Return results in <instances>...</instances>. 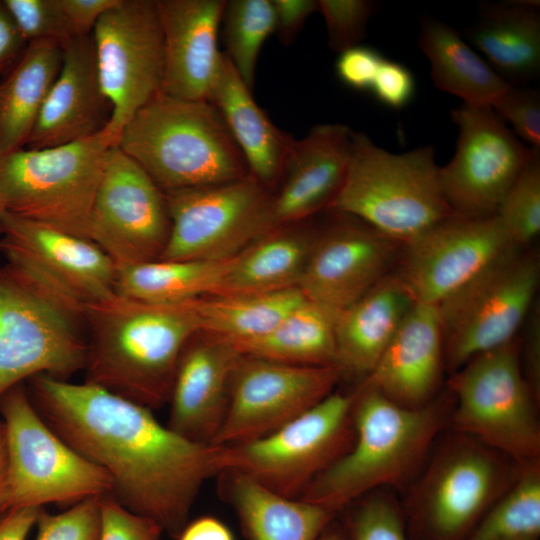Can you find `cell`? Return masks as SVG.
Instances as JSON below:
<instances>
[{
	"mask_svg": "<svg viewBox=\"0 0 540 540\" xmlns=\"http://www.w3.org/2000/svg\"><path fill=\"white\" fill-rule=\"evenodd\" d=\"M444 366V344L437 305L415 302L366 382L408 408L434 400Z\"/></svg>",
	"mask_w": 540,
	"mask_h": 540,
	"instance_id": "25",
	"label": "cell"
},
{
	"mask_svg": "<svg viewBox=\"0 0 540 540\" xmlns=\"http://www.w3.org/2000/svg\"><path fill=\"white\" fill-rule=\"evenodd\" d=\"M414 303L399 278L387 275L337 313V366L344 375L367 377L373 371Z\"/></svg>",
	"mask_w": 540,
	"mask_h": 540,
	"instance_id": "27",
	"label": "cell"
},
{
	"mask_svg": "<svg viewBox=\"0 0 540 540\" xmlns=\"http://www.w3.org/2000/svg\"><path fill=\"white\" fill-rule=\"evenodd\" d=\"M119 0H59L76 37L91 35L99 18Z\"/></svg>",
	"mask_w": 540,
	"mask_h": 540,
	"instance_id": "48",
	"label": "cell"
},
{
	"mask_svg": "<svg viewBox=\"0 0 540 540\" xmlns=\"http://www.w3.org/2000/svg\"><path fill=\"white\" fill-rule=\"evenodd\" d=\"M10 509L6 433L0 419V517Z\"/></svg>",
	"mask_w": 540,
	"mask_h": 540,
	"instance_id": "53",
	"label": "cell"
},
{
	"mask_svg": "<svg viewBox=\"0 0 540 540\" xmlns=\"http://www.w3.org/2000/svg\"><path fill=\"white\" fill-rule=\"evenodd\" d=\"M396 275L415 302L438 305L514 246L496 214L451 216L403 244Z\"/></svg>",
	"mask_w": 540,
	"mask_h": 540,
	"instance_id": "18",
	"label": "cell"
},
{
	"mask_svg": "<svg viewBox=\"0 0 540 540\" xmlns=\"http://www.w3.org/2000/svg\"><path fill=\"white\" fill-rule=\"evenodd\" d=\"M86 383L155 410L168 404L177 362L200 331L191 300L163 304L116 292L84 306Z\"/></svg>",
	"mask_w": 540,
	"mask_h": 540,
	"instance_id": "2",
	"label": "cell"
},
{
	"mask_svg": "<svg viewBox=\"0 0 540 540\" xmlns=\"http://www.w3.org/2000/svg\"><path fill=\"white\" fill-rule=\"evenodd\" d=\"M2 212H3V210H2V208H1V206H0V217H1Z\"/></svg>",
	"mask_w": 540,
	"mask_h": 540,
	"instance_id": "56",
	"label": "cell"
},
{
	"mask_svg": "<svg viewBox=\"0 0 540 540\" xmlns=\"http://www.w3.org/2000/svg\"><path fill=\"white\" fill-rule=\"evenodd\" d=\"M418 45L430 63V76L440 90L463 103L491 106L511 85L477 55L460 33L440 20H421Z\"/></svg>",
	"mask_w": 540,
	"mask_h": 540,
	"instance_id": "32",
	"label": "cell"
},
{
	"mask_svg": "<svg viewBox=\"0 0 540 540\" xmlns=\"http://www.w3.org/2000/svg\"><path fill=\"white\" fill-rule=\"evenodd\" d=\"M355 398L356 391L333 392L263 438L222 446L221 472H239L279 495L300 498L318 475L352 447Z\"/></svg>",
	"mask_w": 540,
	"mask_h": 540,
	"instance_id": "11",
	"label": "cell"
},
{
	"mask_svg": "<svg viewBox=\"0 0 540 540\" xmlns=\"http://www.w3.org/2000/svg\"><path fill=\"white\" fill-rule=\"evenodd\" d=\"M63 48L52 40L27 44L0 84V157L23 148L62 65Z\"/></svg>",
	"mask_w": 540,
	"mask_h": 540,
	"instance_id": "31",
	"label": "cell"
},
{
	"mask_svg": "<svg viewBox=\"0 0 540 540\" xmlns=\"http://www.w3.org/2000/svg\"><path fill=\"white\" fill-rule=\"evenodd\" d=\"M114 145L101 132L51 148L23 147L0 157L3 212L88 238L93 200Z\"/></svg>",
	"mask_w": 540,
	"mask_h": 540,
	"instance_id": "7",
	"label": "cell"
},
{
	"mask_svg": "<svg viewBox=\"0 0 540 540\" xmlns=\"http://www.w3.org/2000/svg\"><path fill=\"white\" fill-rule=\"evenodd\" d=\"M334 213V222L316 232L297 287L307 300L337 314L387 276L400 243Z\"/></svg>",
	"mask_w": 540,
	"mask_h": 540,
	"instance_id": "20",
	"label": "cell"
},
{
	"mask_svg": "<svg viewBox=\"0 0 540 540\" xmlns=\"http://www.w3.org/2000/svg\"><path fill=\"white\" fill-rule=\"evenodd\" d=\"M208 101L223 117L250 175L273 191L295 138L270 120L223 52Z\"/></svg>",
	"mask_w": 540,
	"mask_h": 540,
	"instance_id": "26",
	"label": "cell"
},
{
	"mask_svg": "<svg viewBox=\"0 0 540 540\" xmlns=\"http://www.w3.org/2000/svg\"><path fill=\"white\" fill-rule=\"evenodd\" d=\"M465 37L509 85L519 87L539 77L538 1L485 4Z\"/></svg>",
	"mask_w": 540,
	"mask_h": 540,
	"instance_id": "28",
	"label": "cell"
},
{
	"mask_svg": "<svg viewBox=\"0 0 540 540\" xmlns=\"http://www.w3.org/2000/svg\"><path fill=\"white\" fill-rule=\"evenodd\" d=\"M25 43L3 0H0V69L18 55Z\"/></svg>",
	"mask_w": 540,
	"mask_h": 540,
	"instance_id": "52",
	"label": "cell"
},
{
	"mask_svg": "<svg viewBox=\"0 0 540 540\" xmlns=\"http://www.w3.org/2000/svg\"><path fill=\"white\" fill-rule=\"evenodd\" d=\"M91 38L102 89L112 104L103 133L115 144L134 114L161 92L164 51L156 0H119Z\"/></svg>",
	"mask_w": 540,
	"mask_h": 540,
	"instance_id": "14",
	"label": "cell"
},
{
	"mask_svg": "<svg viewBox=\"0 0 540 540\" xmlns=\"http://www.w3.org/2000/svg\"><path fill=\"white\" fill-rule=\"evenodd\" d=\"M493 111L509 122L515 133L530 148L540 149V93L528 87L511 86L491 105Z\"/></svg>",
	"mask_w": 540,
	"mask_h": 540,
	"instance_id": "43",
	"label": "cell"
},
{
	"mask_svg": "<svg viewBox=\"0 0 540 540\" xmlns=\"http://www.w3.org/2000/svg\"><path fill=\"white\" fill-rule=\"evenodd\" d=\"M370 91L382 105L400 110L413 100L416 81L409 68L384 58Z\"/></svg>",
	"mask_w": 540,
	"mask_h": 540,
	"instance_id": "45",
	"label": "cell"
},
{
	"mask_svg": "<svg viewBox=\"0 0 540 540\" xmlns=\"http://www.w3.org/2000/svg\"><path fill=\"white\" fill-rule=\"evenodd\" d=\"M540 534V464L521 468L466 540H514Z\"/></svg>",
	"mask_w": 540,
	"mask_h": 540,
	"instance_id": "36",
	"label": "cell"
},
{
	"mask_svg": "<svg viewBox=\"0 0 540 540\" xmlns=\"http://www.w3.org/2000/svg\"><path fill=\"white\" fill-rule=\"evenodd\" d=\"M459 127L451 161L439 169L447 203L455 216L495 215L528 162V148L491 106L463 103L451 112Z\"/></svg>",
	"mask_w": 540,
	"mask_h": 540,
	"instance_id": "17",
	"label": "cell"
},
{
	"mask_svg": "<svg viewBox=\"0 0 540 540\" xmlns=\"http://www.w3.org/2000/svg\"><path fill=\"white\" fill-rule=\"evenodd\" d=\"M384 57L374 48L357 45L339 53L335 70L340 81L356 91H370Z\"/></svg>",
	"mask_w": 540,
	"mask_h": 540,
	"instance_id": "46",
	"label": "cell"
},
{
	"mask_svg": "<svg viewBox=\"0 0 540 540\" xmlns=\"http://www.w3.org/2000/svg\"><path fill=\"white\" fill-rule=\"evenodd\" d=\"M317 540H350L348 534L330 525L324 530Z\"/></svg>",
	"mask_w": 540,
	"mask_h": 540,
	"instance_id": "54",
	"label": "cell"
},
{
	"mask_svg": "<svg viewBox=\"0 0 540 540\" xmlns=\"http://www.w3.org/2000/svg\"><path fill=\"white\" fill-rule=\"evenodd\" d=\"M306 298L298 287L247 295H209L191 300L200 331L235 347L272 331Z\"/></svg>",
	"mask_w": 540,
	"mask_h": 540,
	"instance_id": "33",
	"label": "cell"
},
{
	"mask_svg": "<svg viewBox=\"0 0 540 540\" xmlns=\"http://www.w3.org/2000/svg\"><path fill=\"white\" fill-rule=\"evenodd\" d=\"M275 32L284 45H290L301 31L307 18L318 11L315 0H272Z\"/></svg>",
	"mask_w": 540,
	"mask_h": 540,
	"instance_id": "47",
	"label": "cell"
},
{
	"mask_svg": "<svg viewBox=\"0 0 540 540\" xmlns=\"http://www.w3.org/2000/svg\"><path fill=\"white\" fill-rule=\"evenodd\" d=\"M220 27L225 45L223 53L252 90L260 50L275 32L272 0L225 1Z\"/></svg>",
	"mask_w": 540,
	"mask_h": 540,
	"instance_id": "37",
	"label": "cell"
},
{
	"mask_svg": "<svg viewBox=\"0 0 540 540\" xmlns=\"http://www.w3.org/2000/svg\"><path fill=\"white\" fill-rule=\"evenodd\" d=\"M439 169L431 146L394 154L353 131L344 180L326 210L350 215L404 244L454 215Z\"/></svg>",
	"mask_w": 540,
	"mask_h": 540,
	"instance_id": "5",
	"label": "cell"
},
{
	"mask_svg": "<svg viewBox=\"0 0 540 540\" xmlns=\"http://www.w3.org/2000/svg\"><path fill=\"white\" fill-rule=\"evenodd\" d=\"M11 508L74 505L111 493L108 473L63 441L34 408L24 383L0 397Z\"/></svg>",
	"mask_w": 540,
	"mask_h": 540,
	"instance_id": "10",
	"label": "cell"
},
{
	"mask_svg": "<svg viewBox=\"0 0 540 540\" xmlns=\"http://www.w3.org/2000/svg\"><path fill=\"white\" fill-rule=\"evenodd\" d=\"M163 35L161 92L207 100L222 52L218 32L225 0H156Z\"/></svg>",
	"mask_w": 540,
	"mask_h": 540,
	"instance_id": "24",
	"label": "cell"
},
{
	"mask_svg": "<svg viewBox=\"0 0 540 540\" xmlns=\"http://www.w3.org/2000/svg\"><path fill=\"white\" fill-rule=\"evenodd\" d=\"M514 540H538V538H536V537H529V538H519V539H514Z\"/></svg>",
	"mask_w": 540,
	"mask_h": 540,
	"instance_id": "55",
	"label": "cell"
},
{
	"mask_svg": "<svg viewBox=\"0 0 540 540\" xmlns=\"http://www.w3.org/2000/svg\"><path fill=\"white\" fill-rule=\"evenodd\" d=\"M101 498L83 500L58 514H49L42 509L35 525V540H99Z\"/></svg>",
	"mask_w": 540,
	"mask_h": 540,
	"instance_id": "42",
	"label": "cell"
},
{
	"mask_svg": "<svg viewBox=\"0 0 540 540\" xmlns=\"http://www.w3.org/2000/svg\"><path fill=\"white\" fill-rule=\"evenodd\" d=\"M220 493L248 540H317L335 514L299 498L279 495L235 471H222Z\"/></svg>",
	"mask_w": 540,
	"mask_h": 540,
	"instance_id": "29",
	"label": "cell"
},
{
	"mask_svg": "<svg viewBox=\"0 0 540 540\" xmlns=\"http://www.w3.org/2000/svg\"><path fill=\"white\" fill-rule=\"evenodd\" d=\"M351 518L350 540H409L400 507L392 497L371 492Z\"/></svg>",
	"mask_w": 540,
	"mask_h": 540,
	"instance_id": "40",
	"label": "cell"
},
{
	"mask_svg": "<svg viewBox=\"0 0 540 540\" xmlns=\"http://www.w3.org/2000/svg\"><path fill=\"white\" fill-rule=\"evenodd\" d=\"M343 376L337 366H299L241 354L213 444L238 445L269 435L332 394Z\"/></svg>",
	"mask_w": 540,
	"mask_h": 540,
	"instance_id": "16",
	"label": "cell"
},
{
	"mask_svg": "<svg viewBox=\"0 0 540 540\" xmlns=\"http://www.w3.org/2000/svg\"><path fill=\"white\" fill-rule=\"evenodd\" d=\"M45 423L111 478L110 496L177 538L204 483L221 472V445L188 440L153 411L101 387L46 375L28 380Z\"/></svg>",
	"mask_w": 540,
	"mask_h": 540,
	"instance_id": "1",
	"label": "cell"
},
{
	"mask_svg": "<svg viewBox=\"0 0 540 540\" xmlns=\"http://www.w3.org/2000/svg\"><path fill=\"white\" fill-rule=\"evenodd\" d=\"M240 357L232 343L195 333L177 362L166 425L188 440L213 444L227 413L231 378Z\"/></svg>",
	"mask_w": 540,
	"mask_h": 540,
	"instance_id": "21",
	"label": "cell"
},
{
	"mask_svg": "<svg viewBox=\"0 0 540 540\" xmlns=\"http://www.w3.org/2000/svg\"><path fill=\"white\" fill-rule=\"evenodd\" d=\"M165 197L171 228L158 260H227L275 229L272 191L250 174Z\"/></svg>",
	"mask_w": 540,
	"mask_h": 540,
	"instance_id": "13",
	"label": "cell"
},
{
	"mask_svg": "<svg viewBox=\"0 0 540 540\" xmlns=\"http://www.w3.org/2000/svg\"><path fill=\"white\" fill-rule=\"evenodd\" d=\"M176 540H235L228 526L213 516L188 521Z\"/></svg>",
	"mask_w": 540,
	"mask_h": 540,
	"instance_id": "51",
	"label": "cell"
},
{
	"mask_svg": "<svg viewBox=\"0 0 540 540\" xmlns=\"http://www.w3.org/2000/svg\"><path fill=\"white\" fill-rule=\"evenodd\" d=\"M0 252L81 306L115 293L118 270L92 240L7 212L0 217Z\"/></svg>",
	"mask_w": 540,
	"mask_h": 540,
	"instance_id": "19",
	"label": "cell"
},
{
	"mask_svg": "<svg viewBox=\"0 0 540 540\" xmlns=\"http://www.w3.org/2000/svg\"><path fill=\"white\" fill-rule=\"evenodd\" d=\"M86 359L84 307L21 268L0 267V397L38 375L68 381Z\"/></svg>",
	"mask_w": 540,
	"mask_h": 540,
	"instance_id": "6",
	"label": "cell"
},
{
	"mask_svg": "<svg viewBox=\"0 0 540 540\" xmlns=\"http://www.w3.org/2000/svg\"><path fill=\"white\" fill-rule=\"evenodd\" d=\"M336 315L306 299L268 334L236 349L242 355L285 364L337 366Z\"/></svg>",
	"mask_w": 540,
	"mask_h": 540,
	"instance_id": "34",
	"label": "cell"
},
{
	"mask_svg": "<svg viewBox=\"0 0 540 540\" xmlns=\"http://www.w3.org/2000/svg\"><path fill=\"white\" fill-rule=\"evenodd\" d=\"M116 145L164 193L250 174L223 117L207 100L159 92L126 123Z\"/></svg>",
	"mask_w": 540,
	"mask_h": 540,
	"instance_id": "4",
	"label": "cell"
},
{
	"mask_svg": "<svg viewBox=\"0 0 540 540\" xmlns=\"http://www.w3.org/2000/svg\"><path fill=\"white\" fill-rule=\"evenodd\" d=\"M99 540H158L162 528L153 520L136 514L110 496L101 498Z\"/></svg>",
	"mask_w": 540,
	"mask_h": 540,
	"instance_id": "44",
	"label": "cell"
},
{
	"mask_svg": "<svg viewBox=\"0 0 540 540\" xmlns=\"http://www.w3.org/2000/svg\"><path fill=\"white\" fill-rule=\"evenodd\" d=\"M62 65L25 148L44 149L93 137L105 130L112 104L100 84L91 35L63 47Z\"/></svg>",
	"mask_w": 540,
	"mask_h": 540,
	"instance_id": "22",
	"label": "cell"
},
{
	"mask_svg": "<svg viewBox=\"0 0 540 540\" xmlns=\"http://www.w3.org/2000/svg\"><path fill=\"white\" fill-rule=\"evenodd\" d=\"M539 273L536 254L514 247L437 305L451 374L514 340L535 303Z\"/></svg>",
	"mask_w": 540,
	"mask_h": 540,
	"instance_id": "12",
	"label": "cell"
},
{
	"mask_svg": "<svg viewBox=\"0 0 540 540\" xmlns=\"http://www.w3.org/2000/svg\"><path fill=\"white\" fill-rule=\"evenodd\" d=\"M451 375L454 432L520 468L540 464L538 400L525 380L515 340L472 358Z\"/></svg>",
	"mask_w": 540,
	"mask_h": 540,
	"instance_id": "9",
	"label": "cell"
},
{
	"mask_svg": "<svg viewBox=\"0 0 540 540\" xmlns=\"http://www.w3.org/2000/svg\"><path fill=\"white\" fill-rule=\"evenodd\" d=\"M452 405L446 398L420 408L404 407L365 381L356 390L352 447L299 499L336 515L378 488L404 486L450 423Z\"/></svg>",
	"mask_w": 540,
	"mask_h": 540,
	"instance_id": "3",
	"label": "cell"
},
{
	"mask_svg": "<svg viewBox=\"0 0 540 540\" xmlns=\"http://www.w3.org/2000/svg\"><path fill=\"white\" fill-rule=\"evenodd\" d=\"M232 258L155 260L118 270L117 294L152 303H182L213 295Z\"/></svg>",
	"mask_w": 540,
	"mask_h": 540,
	"instance_id": "35",
	"label": "cell"
},
{
	"mask_svg": "<svg viewBox=\"0 0 540 540\" xmlns=\"http://www.w3.org/2000/svg\"><path fill=\"white\" fill-rule=\"evenodd\" d=\"M529 321L524 345V377L532 393L540 398V314L539 307L533 304L529 312Z\"/></svg>",
	"mask_w": 540,
	"mask_h": 540,
	"instance_id": "49",
	"label": "cell"
},
{
	"mask_svg": "<svg viewBox=\"0 0 540 540\" xmlns=\"http://www.w3.org/2000/svg\"><path fill=\"white\" fill-rule=\"evenodd\" d=\"M327 30L328 45L338 53L360 45L367 24L375 12V3L368 0H318Z\"/></svg>",
	"mask_w": 540,
	"mask_h": 540,
	"instance_id": "41",
	"label": "cell"
},
{
	"mask_svg": "<svg viewBox=\"0 0 540 540\" xmlns=\"http://www.w3.org/2000/svg\"><path fill=\"white\" fill-rule=\"evenodd\" d=\"M496 216L510 242L519 248L540 232V149L531 156L502 199Z\"/></svg>",
	"mask_w": 540,
	"mask_h": 540,
	"instance_id": "38",
	"label": "cell"
},
{
	"mask_svg": "<svg viewBox=\"0 0 540 540\" xmlns=\"http://www.w3.org/2000/svg\"><path fill=\"white\" fill-rule=\"evenodd\" d=\"M352 134L344 124H318L305 137L294 140L272 191L274 228L306 221L326 210L344 180Z\"/></svg>",
	"mask_w": 540,
	"mask_h": 540,
	"instance_id": "23",
	"label": "cell"
},
{
	"mask_svg": "<svg viewBox=\"0 0 540 540\" xmlns=\"http://www.w3.org/2000/svg\"><path fill=\"white\" fill-rule=\"evenodd\" d=\"M18 31L31 43L52 40L62 47L75 38L59 0H3Z\"/></svg>",
	"mask_w": 540,
	"mask_h": 540,
	"instance_id": "39",
	"label": "cell"
},
{
	"mask_svg": "<svg viewBox=\"0 0 540 540\" xmlns=\"http://www.w3.org/2000/svg\"><path fill=\"white\" fill-rule=\"evenodd\" d=\"M303 222L278 227L232 258L213 295L261 294L297 287L316 231Z\"/></svg>",
	"mask_w": 540,
	"mask_h": 540,
	"instance_id": "30",
	"label": "cell"
},
{
	"mask_svg": "<svg viewBox=\"0 0 540 540\" xmlns=\"http://www.w3.org/2000/svg\"><path fill=\"white\" fill-rule=\"evenodd\" d=\"M43 508H11L0 517V540H26Z\"/></svg>",
	"mask_w": 540,
	"mask_h": 540,
	"instance_id": "50",
	"label": "cell"
},
{
	"mask_svg": "<svg viewBox=\"0 0 540 540\" xmlns=\"http://www.w3.org/2000/svg\"><path fill=\"white\" fill-rule=\"evenodd\" d=\"M521 468L479 441L455 433L436 450L407 501L419 540H466Z\"/></svg>",
	"mask_w": 540,
	"mask_h": 540,
	"instance_id": "8",
	"label": "cell"
},
{
	"mask_svg": "<svg viewBox=\"0 0 540 540\" xmlns=\"http://www.w3.org/2000/svg\"><path fill=\"white\" fill-rule=\"evenodd\" d=\"M165 193L145 170L111 147L88 222V238L117 270L158 260L170 234Z\"/></svg>",
	"mask_w": 540,
	"mask_h": 540,
	"instance_id": "15",
	"label": "cell"
}]
</instances>
